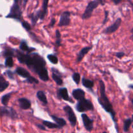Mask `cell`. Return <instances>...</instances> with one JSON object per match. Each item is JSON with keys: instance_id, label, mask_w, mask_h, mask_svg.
Segmentation results:
<instances>
[{"instance_id": "cell-6", "label": "cell", "mask_w": 133, "mask_h": 133, "mask_svg": "<svg viewBox=\"0 0 133 133\" xmlns=\"http://www.w3.org/2000/svg\"><path fill=\"white\" fill-rule=\"evenodd\" d=\"M16 73L18 75H19V76L22 77L26 79L27 82L30 83H38L37 79H36L35 78H34L33 77H32L30 74V73L28 71H27L26 70H25L24 68L21 67L17 68L16 70Z\"/></svg>"}, {"instance_id": "cell-17", "label": "cell", "mask_w": 133, "mask_h": 133, "mask_svg": "<svg viewBox=\"0 0 133 133\" xmlns=\"http://www.w3.org/2000/svg\"><path fill=\"white\" fill-rule=\"evenodd\" d=\"M19 49L23 51H27V52H30L32 51L35 50V48H29V47L27 45V42H26L25 40H22L20 43V45H19Z\"/></svg>"}, {"instance_id": "cell-15", "label": "cell", "mask_w": 133, "mask_h": 133, "mask_svg": "<svg viewBox=\"0 0 133 133\" xmlns=\"http://www.w3.org/2000/svg\"><path fill=\"white\" fill-rule=\"evenodd\" d=\"M92 48V47H86V48H83V49L81 50V51L79 52V53L78 54L77 57V62H79L83 60V58H84V55L88 53L90 51V50H91V49Z\"/></svg>"}, {"instance_id": "cell-2", "label": "cell", "mask_w": 133, "mask_h": 133, "mask_svg": "<svg viewBox=\"0 0 133 133\" xmlns=\"http://www.w3.org/2000/svg\"><path fill=\"white\" fill-rule=\"evenodd\" d=\"M99 94L100 96L98 97L99 103L101 105L103 109L111 115L112 118L114 122H116L115 119V112L113 110L112 105L109 101V99L107 97L106 93H105V83L103 81H99Z\"/></svg>"}, {"instance_id": "cell-28", "label": "cell", "mask_w": 133, "mask_h": 133, "mask_svg": "<svg viewBox=\"0 0 133 133\" xmlns=\"http://www.w3.org/2000/svg\"><path fill=\"white\" fill-rule=\"evenodd\" d=\"M72 78L77 84H79L81 80V75L79 73H74L72 75Z\"/></svg>"}, {"instance_id": "cell-3", "label": "cell", "mask_w": 133, "mask_h": 133, "mask_svg": "<svg viewBox=\"0 0 133 133\" xmlns=\"http://www.w3.org/2000/svg\"><path fill=\"white\" fill-rule=\"evenodd\" d=\"M99 3L103 4L101 0H94V1H90L87 5L85 11L84 12L83 16H82V18L83 19H89L92 16L93 11L95 10V9L97 7Z\"/></svg>"}, {"instance_id": "cell-10", "label": "cell", "mask_w": 133, "mask_h": 133, "mask_svg": "<svg viewBox=\"0 0 133 133\" xmlns=\"http://www.w3.org/2000/svg\"><path fill=\"white\" fill-rule=\"evenodd\" d=\"M121 23H122V19H121V18H118L114 22V23L113 24H112L111 25L108 27L107 28H106V29L103 31V33L106 34V35H110V34L116 32L118 29L119 26H120Z\"/></svg>"}, {"instance_id": "cell-32", "label": "cell", "mask_w": 133, "mask_h": 133, "mask_svg": "<svg viewBox=\"0 0 133 133\" xmlns=\"http://www.w3.org/2000/svg\"><path fill=\"white\" fill-rule=\"evenodd\" d=\"M14 55V52L12 50H6L4 52V56L5 57H12Z\"/></svg>"}, {"instance_id": "cell-25", "label": "cell", "mask_w": 133, "mask_h": 133, "mask_svg": "<svg viewBox=\"0 0 133 133\" xmlns=\"http://www.w3.org/2000/svg\"><path fill=\"white\" fill-rule=\"evenodd\" d=\"M12 94V92H10V93L5 94L3 96L2 98H1V103H2L3 105H5V106H6L8 105V103H9V101L10 99Z\"/></svg>"}, {"instance_id": "cell-43", "label": "cell", "mask_w": 133, "mask_h": 133, "mask_svg": "<svg viewBox=\"0 0 133 133\" xmlns=\"http://www.w3.org/2000/svg\"><path fill=\"white\" fill-rule=\"evenodd\" d=\"M132 128H133V125H132Z\"/></svg>"}, {"instance_id": "cell-42", "label": "cell", "mask_w": 133, "mask_h": 133, "mask_svg": "<svg viewBox=\"0 0 133 133\" xmlns=\"http://www.w3.org/2000/svg\"><path fill=\"white\" fill-rule=\"evenodd\" d=\"M132 120H133V115H132Z\"/></svg>"}, {"instance_id": "cell-12", "label": "cell", "mask_w": 133, "mask_h": 133, "mask_svg": "<svg viewBox=\"0 0 133 133\" xmlns=\"http://www.w3.org/2000/svg\"><path fill=\"white\" fill-rule=\"evenodd\" d=\"M72 96L76 100L79 101V100L82 99L84 98L85 96V93H84V90L80 88H77V89H75L73 90L72 92Z\"/></svg>"}, {"instance_id": "cell-1", "label": "cell", "mask_w": 133, "mask_h": 133, "mask_svg": "<svg viewBox=\"0 0 133 133\" xmlns=\"http://www.w3.org/2000/svg\"><path fill=\"white\" fill-rule=\"evenodd\" d=\"M17 58L20 63L25 64L30 70L37 74L42 81H48L49 80L48 71L45 68L46 62L38 53L25 54L17 51Z\"/></svg>"}, {"instance_id": "cell-33", "label": "cell", "mask_w": 133, "mask_h": 133, "mask_svg": "<svg viewBox=\"0 0 133 133\" xmlns=\"http://www.w3.org/2000/svg\"><path fill=\"white\" fill-rule=\"evenodd\" d=\"M6 74H7L9 79H12V80L14 79V73H13L12 71H10V70H8V71H6Z\"/></svg>"}, {"instance_id": "cell-11", "label": "cell", "mask_w": 133, "mask_h": 133, "mask_svg": "<svg viewBox=\"0 0 133 133\" xmlns=\"http://www.w3.org/2000/svg\"><path fill=\"white\" fill-rule=\"evenodd\" d=\"M81 118L86 130L88 132H91L93 129V120L90 119L89 117L86 114H82Z\"/></svg>"}, {"instance_id": "cell-8", "label": "cell", "mask_w": 133, "mask_h": 133, "mask_svg": "<svg viewBox=\"0 0 133 133\" xmlns=\"http://www.w3.org/2000/svg\"><path fill=\"white\" fill-rule=\"evenodd\" d=\"M9 116L11 118H16L18 117L15 110L12 108L0 107V116Z\"/></svg>"}, {"instance_id": "cell-13", "label": "cell", "mask_w": 133, "mask_h": 133, "mask_svg": "<svg viewBox=\"0 0 133 133\" xmlns=\"http://www.w3.org/2000/svg\"><path fill=\"white\" fill-rule=\"evenodd\" d=\"M19 105L20 106V107L22 109H24V110H27V109H29L31 107V103L27 99L24 98V97H22V98H19Z\"/></svg>"}, {"instance_id": "cell-22", "label": "cell", "mask_w": 133, "mask_h": 133, "mask_svg": "<svg viewBox=\"0 0 133 133\" xmlns=\"http://www.w3.org/2000/svg\"><path fill=\"white\" fill-rule=\"evenodd\" d=\"M40 10H38L36 12L32 13V14L30 15V18L31 19V22H32V25H35L37 22L38 19H40Z\"/></svg>"}, {"instance_id": "cell-40", "label": "cell", "mask_w": 133, "mask_h": 133, "mask_svg": "<svg viewBox=\"0 0 133 133\" xmlns=\"http://www.w3.org/2000/svg\"><path fill=\"white\" fill-rule=\"evenodd\" d=\"M131 32H132V33H133V28H132V30H131Z\"/></svg>"}, {"instance_id": "cell-37", "label": "cell", "mask_w": 133, "mask_h": 133, "mask_svg": "<svg viewBox=\"0 0 133 133\" xmlns=\"http://www.w3.org/2000/svg\"><path fill=\"white\" fill-rule=\"evenodd\" d=\"M55 19H54V18H53V19L51 20V22H50V26H51V27H53V25H55Z\"/></svg>"}, {"instance_id": "cell-35", "label": "cell", "mask_w": 133, "mask_h": 133, "mask_svg": "<svg viewBox=\"0 0 133 133\" xmlns=\"http://www.w3.org/2000/svg\"><path fill=\"white\" fill-rule=\"evenodd\" d=\"M105 19H104V21L103 22V24H105L107 22V18H108V14H109V12L107 11L105 12Z\"/></svg>"}, {"instance_id": "cell-20", "label": "cell", "mask_w": 133, "mask_h": 133, "mask_svg": "<svg viewBox=\"0 0 133 133\" xmlns=\"http://www.w3.org/2000/svg\"><path fill=\"white\" fill-rule=\"evenodd\" d=\"M9 85V82L5 81L2 76L0 77V92H3L8 88Z\"/></svg>"}, {"instance_id": "cell-14", "label": "cell", "mask_w": 133, "mask_h": 133, "mask_svg": "<svg viewBox=\"0 0 133 133\" xmlns=\"http://www.w3.org/2000/svg\"><path fill=\"white\" fill-rule=\"evenodd\" d=\"M58 96H59V97H61L62 99H63L64 100H65V101H70L72 102V101L70 100V97H69L67 88H60L58 91Z\"/></svg>"}, {"instance_id": "cell-19", "label": "cell", "mask_w": 133, "mask_h": 133, "mask_svg": "<svg viewBox=\"0 0 133 133\" xmlns=\"http://www.w3.org/2000/svg\"><path fill=\"white\" fill-rule=\"evenodd\" d=\"M36 96H37L38 99L40 100V101H42V103H44V104H48V99H47V97L45 94H44V92L43 91H38L36 93Z\"/></svg>"}, {"instance_id": "cell-34", "label": "cell", "mask_w": 133, "mask_h": 133, "mask_svg": "<svg viewBox=\"0 0 133 133\" xmlns=\"http://www.w3.org/2000/svg\"><path fill=\"white\" fill-rule=\"evenodd\" d=\"M124 55H125V53H123V52H118V53H117L116 54V56L118 58H119L123 57Z\"/></svg>"}, {"instance_id": "cell-29", "label": "cell", "mask_w": 133, "mask_h": 133, "mask_svg": "<svg viewBox=\"0 0 133 133\" xmlns=\"http://www.w3.org/2000/svg\"><path fill=\"white\" fill-rule=\"evenodd\" d=\"M56 34V44L57 45V46H60L61 45V35L59 31L58 30H57L55 32Z\"/></svg>"}, {"instance_id": "cell-7", "label": "cell", "mask_w": 133, "mask_h": 133, "mask_svg": "<svg viewBox=\"0 0 133 133\" xmlns=\"http://www.w3.org/2000/svg\"><path fill=\"white\" fill-rule=\"evenodd\" d=\"M63 109L65 112H66V114L67 115L68 118V120L70 121L71 125L72 127H75L77 123V118L73 109L69 105L65 106Z\"/></svg>"}, {"instance_id": "cell-41", "label": "cell", "mask_w": 133, "mask_h": 133, "mask_svg": "<svg viewBox=\"0 0 133 133\" xmlns=\"http://www.w3.org/2000/svg\"><path fill=\"white\" fill-rule=\"evenodd\" d=\"M132 105H133V99L132 100Z\"/></svg>"}, {"instance_id": "cell-21", "label": "cell", "mask_w": 133, "mask_h": 133, "mask_svg": "<svg viewBox=\"0 0 133 133\" xmlns=\"http://www.w3.org/2000/svg\"><path fill=\"white\" fill-rule=\"evenodd\" d=\"M82 83H83V85L87 88H93L94 85V81L90 80V79H86V78L84 77H83V79H82Z\"/></svg>"}, {"instance_id": "cell-39", "label": "cell", "mask_w": 133, "mask_h": 133, "mask_svg": "<svg viewBox=\"0 0 133 133\" xmlns=\"http://www.w3.org/2000/svg\"><path fill=\"white\" fill-rule=\"evenodd\" d=\"M129 88H131V89H132V90H133V85H132V84H131V85H130V86H129Z\"/></svg>"}, {"instance_id": "cell-38", "label": "cell", "mask_w": 133, "mask_h": 133, "mask_svg": "<svg viewBox=\"0 0 133 133\" xmlns=\"http://www.w3.org/2000/svg\"><path fill=\"white\" fill-rule=\"evenodd\" d=\"M122 1H123V0H113V2H114L116 5H117V4L119 3Z\"/></svg>"}, {"instance_id": "cell-16", "label": "cell", "mask_w": 133, "mask_h": 133, "mask_svg": "<svg viewBox=\"0 0 133 133\" xmlns=\"http://www.w3.org/2000/svg\"><path fill=\"white\" fill-rule=\"evenodd\" d=\"M48 1H49V0H44V1H43L42 10H40V19H43L44 18V17H45V16L46 15L47 10H48Z\"/></svg>"}, {"instance_id": "cell-24", "label": "cell", "mask_w": 133, "mask_h": 133, "mask_svg": "<svg viewBox=\"0 0 133 133\" xmlns=\"http://www.w3.org/2000/svg\"><path fill=\"white\" fill-rule=\"evenodd\" d=\"M52 78L54 80V81L57 83V84L61 86L63 84V81H62V79H61V77L60 76H58L56 73L53 72L52 74Z\"/></svg>"}, {"instance_id": "cell-9", "label": "cell", "mask_w": 133, "mask_h": 133, "mask_svg": "<svg viewBox=\"0 0 133 133\" xmlns=\"http://www.w3.org/2000/svg\"><path fill=\"white\" fill-rule=\"evenodd\" d=\"M70 12L65 11L61 14V17H60V20L58 22V25L60 27H62V26H66L68 25L71 22V19H70Z\"/></svg>"}, {"instance_id": "cell-4", "label": "cell", "mask_w": 133, "mask_h": 133, "mask_svg": "<svg viewBox=\"0 0 133 133\" xmlns=\"http://www.w3.org/2000/svg\"><path fill=\"white\" fill-rule=\"evenodd\" d=\"M76 109L79 112H84L88 110H92L94 109L93 104L90 100L83 98L78 101L76 105Z\"/></svg>"}, {"instance_id": "cell-5", "label": "cell", "mask_w": 133, "mask_h": 133, "mask_svg": "<svg viewBox=\"0 0 133 133\" xmlns=\"http://www.w3.org/2000/svg\"><path fill=\"white\" fill-rule=\"evenodd\" d=\"M6 18H13L18 21H20L22 18V11L20 10L19 5H18V0H15L12 6L10 9L9 14L6 16Z\"/></svg>"}, {"instance_id": "cell-30", "label": "cell", "mask_w": 133, "mask_h": 133, "mask_svg": "<svg viewBox=\"0 0 133 133\" xmlns=\"http://www.w3.org/2000/svg\"><path fill=\"white\" fill-rule=\"evenodd\" d=\"M5 65L8 67H12L13 66V60L12 57H8L5 61Z\"/></svg>"}, {"instance_id": "cell-26", "label": "cell", "mask_w": 133, "mask_h": 133, "mask_svg": "<svg viewBox=\"0 0 133 133\" xmlns=\"http://www.w3.org/2000/svg\"><path fill=\"white\" fill-rule=\"evenodd\" d=\"M47 57H48V59L53 64H56L58 63V58H57V56L54 55L49 54L48 55Z\"/></svg>"}, {"instance_id": "cell-27", "label": "cell", "mask_w": 133, "mask_h": 133, "mask_svg": "<svg viewBox=\"0 0 133 133\" xmlns=\"http://www.w3.org/2000/svg\"><path fill=\"white\" fill-rule=\"evenodd\" d=\"M131 123H132V121L131 119H127L126 120H125L124 125H123V131L125 132H127L129 131V129L131 126Z\"/></svg>"}, {"instance_id": "cell-31", "label": "cell", "mask_w": 133, "mask_h": 133, "mask_svg": "<svg viewBox=\"0 0 133 133\" xmlns=\"http://www.w3.org/2000/svg\"><path fill=\"white\" fill-rule=\"evenodd\" d=\"M22 26H23V28H24L25 29H26V31H29L31 29V25H30V24L28 23V22H23L22 23Z\"/></svg>"}, {"instance_id": "cell-23", "label": "cell", "mask_w": 133, "mask_h": 133, "mask_svg": "<svg viewBox=\"0 0 133 133\" xmlns=\"http://www.w3.org/2000/svg\"><path fill=\"white\" fill-rule=\"evenodd\" d=\"M43 125L49 129H61V127L57 124L51 123V122H48V121H43Z\"/></svg>"}, {"instance_id": "cell-36", "label": "cell", "mask_w": 133, "mask_h": 133, "mask_svg": "<svg viewBox=\"0 0 133 133\" xmlns=\"http://www.w3.org/2000/svg\"><path fill=\"white\" fill-rule=\"evenodd\" d=\"M36 126H37L38 127L39 129H41V130H42V131H45V127H44V126H43V125H38V124H37L36 125Z\"/></svg>"}, {"instance_id": "cell-18", "label": "cell", "mask_w": 133, "mask_h": 133, "mask_svg": "<svg viewBox=\"0 0 133 133\" xmlns=\"http://www.w3.org/2000/svg\"><path fill=\"white\" fill-rule=\"evenodd\" d=\"M51 118H52V119L54 120V122H55L56 124L58 125L61 128V127H64V126H65L66 125V121H65L64 119H62V118H58V117L55 116H53V115L51 116Z\"/></svg>"}]
</instances>
